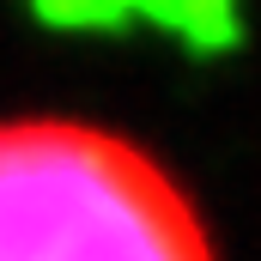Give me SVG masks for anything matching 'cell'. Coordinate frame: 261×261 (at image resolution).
Masks as SVG:
<instances>
[{"label":"cell","instance_id":"6da1fadb","mask_svg":"<svg viewBox=\"0 0 261 261\" xmlns=\"http://www.w3.org/2000/svg\"><path fill=\"white\" fill-rule=\"evenodd\" d=\"M0 261H213L176 176L85 122H0Z\"/></svg>","mask_w":261,"mask_h":261}]
</instances>
